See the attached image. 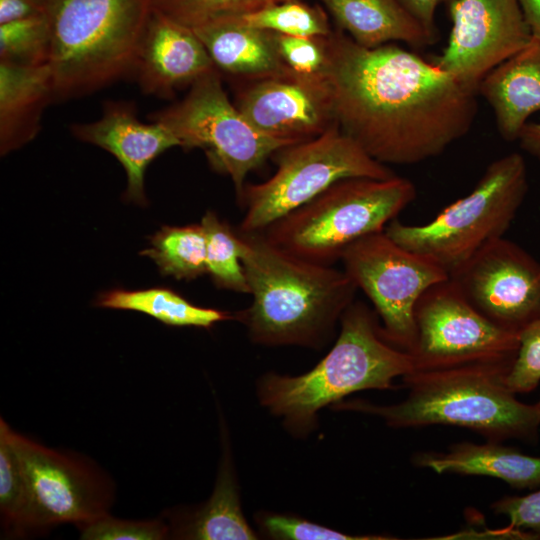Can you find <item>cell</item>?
Here are the masks:
<instances>
[{
	"mask_svg": "<svg viewBox=\"0 0 540 540\" xmlns=\"http://www.w3.org/2000/svg\"><path fill=\"white\" fill-rule=\"evenodd\" d=\"M536 406H537V408H538L539 411H540V401L536 403Z\"/></svg>",
	"mask_w": 540,
	"mask_h": 540,
	"instance_id": "40",
	"label": "cell"
},
{
	"mask_svg": "<svg viewBox=\"0 0 540 540\" xmlns=\"http://www.w3.org/2000/svg\"><path fill=\"white\" fill-rule=\"evenodd\" d=\"M132 70L144 93L167 98L217 69L191 28L152 9Z\"/></svg>",
	"mask_w": 540,
	"mask_h": 540,
	"instance_id": "16",
	"label": "cell"
},
{
	"mask_svg": "<svg viewBox=\"0 0 540 540\" xmlns=\"http://www.w3.org/2000/svg\"><path fill=\"white\" fill-rule=\"evenodd\" d=\"M277 169L266 181L245 185L240 201L242 232H262L335 182L352 177L385 179L395 174L345 134L338 124L322 135L282 148Z\"/></svg>",
	"mask_w": 540,
	"mask_h": 540,
	"instance_id": "8",
	"label": "cell"
},
{
	"mask_svg": "<svg viewBox=\"0 0 540 540\" xmlns=\"http://www.w3.org/2000/svg\"><path fill=\"white\" fill-rule=\"evenodd\" d=\"M528 192L524 158L513 152L491 162L473 190L429 222L392 220L386 234L449 274L490 242L504 237Z\"/></svg>",
	"mask_w": 540,
	"mask_h": 540,
	"instance_id": "7",
	"label": "cell"
},
{
	"mask_svg": "<svg viewBox=\"0 0 540 540\" xmlns=\"http://www.w3.org/2000/svg\"><path fill=\"white\" fill-rule=\"evenodd\" d=\"M491 508L508 518L511 529L540 539V489L524 496H504Z\"/></svg>",
	"mask_w": 540,
	"mask_h": 540,
	"instance_id": "35",
	"label": "cell"
},
{
	"mask_svg": "<svg viewBox=\"0 0 540 540\" xmlns=\"http://www.w3.org/2000/svg\"><path fill=\"white\" fill-rule=\"evenodd\" d=\"M236 16L249 26L285 35L315 37L333 32L324 6L302 0H283Z\"/></svg>",
	"mask_w": 540,
	"mask_h": 540,
	"instance_id": "28",
	"label": "cell"
},
{
	"mask_svg": "<svg viewBox=\"0 0 540 540\" xmlns=\"http://www.w3.org/2000/svg\"><path fill=\"white\" fill-rule=\"evenodd\" d=\"M320 1L337 28L362 47L403 42L423 48L436 41V35L426 30L400 0Z\"/></svg>",
	"mask_w": 540,
	"mask_h": 540,
	"instance_id": "22",
	"label": "cell"
},
{
	"mask_svg": "<svg viewBox=\"0 0 540 540\" xmlns=\"http://www.w3.org/2000/svg\"><path fill=\"white\" fill-rule=\"evenodd\" d=\"M344 271L372 302L383 338L410 352L416 327L415 305L431 286L448 280L449 273L389 237L385 230L367 235L346 248Z\"/></svg>",
	"mask_w": 540,
	"mask_h": 540,
	"instance_id": "10",
	"label": "cell"
},
{
	"mask_svg": "<svg viewBox=\"0 0 540 540\" xmlns=\"http://www.w3.org/2000/svg\"><path fill=\"white\" fill-rule=\"evenodd\" d=\"M73 135L83 142L110 152L127 174L125 199L147 205L144 174L148 165L161 153L179 146L177 137L163 124L138 120L135 107L124 101L106 102L102 116L89 123L71 126Z\"/></svg>",
	"mask_w": 540,
	"mask_h": 540,
	"instance_id": "17",
	"label": "cell"
},
{
	"mask_svg": "<svg viewBox=\"0 0 540 540\" xmlns=\"http://www.w3.org/2000/svg\"><path fill=\"white\" fill-rule=\"evenodd\" d=\"M6 430L28 480L38 533L64 523L79 528L109 513L114 484L91 459L42 445L7 422Z\"/></svg>",
	"mask_w": 540,
	"mask_h": 540,
	"instance_id": "12",
	"label": "cell"
},
{
	"mask_svg": "<svg viewBox=\"0 0 540 540\" xmlns=\"http://www.w3.org/2000/svg\"><path fill=\"white\" fill-rule=\"evenodd\" d=\"M51 30L46 11L0 24V60L20 65L49 63Z\"/></svg>",
	"mask_w": 540,
	"mask_h": 540,
	"instance_id": "29",
	"label": "cell"
},
{
	"mask_svg": "<svg viewBox=\"0 0 540 540\" xmlns=\"http://www.w3.org/2000/svg\"><path fill=\"white\" fill-rule=\"evenodd\" d=\"M283 0H152V9L191 29Z\"/></svg>",
	"mask_w": 540,
	"mask_h": 540,
	"instance_id": "30",
	"label": "cell"
},
{
	"mask_svg": "<svg viewBox=\"0 0 540 540\" xmlns=\"http://www.w3.org/2000/svg\"><path fill=\"white\" fill-rule=\"evenodd\" d=\"M206 235L200 224L163 226L140 255L150 257L164 276L192 280L207 273Z\"/></svg>",
	"mask_w": 540,
	"mask_h": 540,
	"instance_id": "26",
	"label": "cell"
},
{
	"mask_svg": "<svg viewBox=\"0 0 540 540\" xmlns=\"http://www.w3.org/2000/svg\"><path fill=\"white\" fill-rule=\"evenodd\" d=\"M517 141L524 151L540 160V122H527Z\"/></svg>",
	"mask_w": 540,
	"mask_h": 540,
	"instance_id": "38",
	"label": "cell"
},
{
	"mask_svg": "<svg viewBox=\"0 0 540 540\" xmlns=\"http://www.w3.org/2000/svg\"><path fill=\"white\" fill-rule=\"evenodd\" d=\"M493 111L503 139L516 141L528 118L540 111V40L491 70L477 88Z\"/></svg>",
	"mask_w": 540,
	"mask_h": 540,
	"instance_id": "19",
	"label": "cell"
},
{
	"mask_svg": "<svg viewBox=\"0 0 540 540\" xmlns=\"http://www.w3.org/2000/svg\"><path fill=\"white\" fill-rule=\"evenodd\" d=\"M55 100L49 64L20 65L0 60L1 154L32 140L45 107Z\"/></svg>",
	"mask_w": 540,
	"mask_h": 540,
	"instance_id": "21",
	"label": "cell"
},
{
	"mask_svg": "<svg viewBox=\"0 0 540 540\" xmlns=\"http://www.w3.org/2000/svg\"><path fill=\"white\" fill-rule=\"evenodd\" d=\"M150 119L173 132L180 147L202 149L214 169L230 176L239 201L247 175L269 156L293 145L253 126L229 100L218 70L197 80L181 101Z\"/></svg>",
	"mask_w": 540,
	"mask_h": 540,
	"instance_id": "9",
	"label": "cell"
},
{
	"mask_svg": "<svg viewBox=\"0 0 540 540\" xmlns=\"http://www.w3.org/2000/svg\"><path fill=\"white\" fill-rule=\"evenodd\" d=\"M532 37L540 40V0H518Z\"/></svg>",
	"mask_w": 540,
	"mask_h": 540,
	"instance_id": "39",
	"label": "cell"
},
{
	"mask_svg": "<svg viewBox=\"0 0 540 540\" xmlns=\"http://www.w3.org/2000/svg\"><path fill=\"white\" fill-rule=\"evenodd\" d=\"M82 540H163L169 539V525L162 518L127 520L109 513L78 528Z\"/></svg>",
	"mask_w": 540,
	"mask_h": 540,
	"instance_id": "33",
	"label": "cell"
},
{
	"mask_svg": "<svg viewBox=\"0 0 540 540\" xmlns=\"http://www.w3.org/2000/svg\"><path fill=\"white\" fill-rule=\"evenodd\" d=\"M514 393H529L540 382V317L519 336V349L507 376Z\"/></svg>",
	"mask_w": 540,
	"mask_h": 540,
	"instance_id": "34",
	"label": "cell"
},
{
	"mask_svg": "<svg viewBox=\"0 0 540 540\" xmlns=\"http://www.w3.org/2000/svg\"><path fill=\"white\" fill-rule=\"evenodd\" d=\"M451 0H400L404 7L428 30L436 35L434 24L437 7Z\"/></svg>",
	"mask_w": 540,
	"mask_h": 540,
	"instance_id": "37",
	"label": "cell"
},
{
	"mask_svg": "<svg viewBox=\"0 0 540 540\" xmlns=\"http://www.w3.org/2000/svg\"><path fill=\"white\" fill-rule=\"evenodd\" d=\"M511 363H480L413 371L403 378L409 392L392 405L357 400L333 407L374 415L391 427L452 425L473 430L492 442H536L540 411L520 402L507 385Z\"/></svg>",
	"mask_w": 540,
	"mask_h": 540,
	"instance_id": "3",
	"label": "cell"
},
{
	"mask_svg": "<svg viewBox=\"0 0 540 540\" xmlns=\"http://www.w3.org/2000/svg\"><path fill=\"white\" fill-rule=\"evenodd\" d=\"M257 522L265 535L278 540H382L378 535H350L293 515L260 513Z\"/></svg>",
	"mask_w": 540,
	"mask_h": 540,
	"instance_id": "32",
	"label": "cell"
},
{
	"mask_svg": "<svg viewBox=\"0 0 540 540\" xmlns=\"http://www.w3.org/2000/svg\"><path fill=\"white\" fill-rule=\"evenodd\" d=\"M413 371L480 363L513 364L520 334L479 313L450 280L428 288L414 309ZM412 371V372H413Z\"/></svg>",
	"mask_w": 540,
	"mask_h": 540,
	"instance_id": "11",
	"label": "cell"
},
{
	"mask_svg": "<svg viewBox=\"0 0 540 540\" xmlns=\"http://www.w3.org/2000/svg\"><path fill=\"white\" fill-rule=\"evenodd\" d=\"M152 0H47L55 99L85 95L132 71Z\"/></svg>",
	"mask_w": 540,
	"mask_h": 540,
	"instance_id": "5",
	"label": "cell"
},
{
	"mask_svg": "<svg viewBox=\"0 0 540 540\" xmlns=\"http://www.w3.org/2000/svg\"><path fill=\"white\" fill-rule=\"evenodd\" d=\"M0 515L4 538H26L38 533L28 480L3 418H0Z\"/></svg>",
	"mask_w": 540,
	"mask_h": 540,
	"instance_id": "25",
	"label": "cell"
},
{
	"mask_svg": "<svg viewBox=\"0 0 540 540\" xmlns=\"http://www.w3.org/2000/svg\"><path fill=\"white\" fill-rule=\"evenodd\" d=\"M449 276L479 313L505 330L520 334L540 317V262L505 237Z\"/></svg>",
	"mask_w": 540,
	"mask_h": 540,
	"instance_id": "13",
	"label": "cell"
},
{
	"mask_svg": "<svg viewBox=\"0 0 540 540\" xmlns=\"http://www.w3.org/2000/svg\"><path fill=\"white\" fill-rule=\"evenodd\" d=\"M95 305L103 308L132 310L147 314L168 326L211 328L234 319V314L194 305L165 287L144 290L114 289L100 294Z\"/></svg>",
	"mask_w": 540,
	"mask_h": 540,
	"instance_id": "24",
	"label": "cell"
},
{
	"mask_svg": "<svg viewBox=\"0 0 540 540\" xmlns=\"http://www.w3.org/2000/svg\"><path fill=\"white\" fill-rule=\"evenodd\" d=\"M449 15L448 42L432 62L476 92L491 70L532 39L518 0H451Z\"/></svg>",
	"mask_w": 540,
	"mask_h": 540,
	"instance_id": "14",
	"label": "cell"
},
{
	"mask_svg": "<svg viewBox=\"0 0 540 540\" xmlns=\"http://www.w3.org/2000/svg\"><path fill=\"white\" fill-rule=\"evenodd\" d=\"M278 53L285 66L304 77H326L328 36H292L273 32Z\"/></svg>",
	"mask_w": 540,
	"mask_h": 540,
	"instance_id": "31",
	"label": "cell"
},
{
	"mask_svg": "<svg viewBox=\"0 0 540 540\" xmlns=\"http://www.w3.org/2000/svg\"><path fill=\"white\" fill-rule=\"evenodd\" d=\"M339 336L327 355L298 375L267 373L257 384L262 406L294 435L308 434L318 412L365 389H393L397 377L414 370L411 355L382 336L376 312L354 301L340 319Z\"/></svg>",
	"mask_w": 540,
	"mask_h": 540,
	"instance_id": "4",
	"label": "cell"
},
{
	"mask_svg": "<svg viewBox=\"0 0 540 540\" xmlns=\"http://www.w3.org/2000/svg\"><path fill=\"white\" fill-rule=\"evenodd\" d=\"M234 103L259 131L291 144L316 138L337 124L327 77L291 73L250 81Z\"/></svg>",
	"mask_w": 540,
	"mask_h": 540,
	"instance_id": "15",
	"label": "cell"
},
{
	"mask_svg": "<svg viewBox=\"0 0 540 540\" xmlns=\"http://www.w3.org/2000/svg\"><path fill=\"white\" fill-rule=\"evenodd\" d=\"M416 195L415 185L397 175L385 179L345 178L262 233L297 257L331 266L355 241L384 231Z\"/></svg>",
	"mask_w": 540,
	"mask_h": 540,
	"instance_id": "6",
	"label": "cell"
},
{
	"mask_svg": "<svg viewBox=\"0 0 540 540\" xmlns=\"http://www.w3.org/2000/svg\"><path fill=\"white\" fill-rule=\"evenodd\" d=\"M201 225L206 235L207 273L213 283L222 289L249 294L236 229L220 220L212 211L205 213Z\"/></svg>",
	"mask_w": 540,
	"mask_h": 540,
	"instance_id": "27",
	"label": "cell"
},
{
	"mask_svg": "<svg viewBox=\"0 0 540 540\" xmlns=\"http://www.w3.org/2000/svg\"><path fill=\"white\" fill-rule=\"evenodd\" d=\"M47 0H0V24L46 11Z\"/></svg>",
	"mask_w": 540,
	"mask_h": 540,
	"instance_id": "36",
	"label": "cell"
},
{
	"mask_svg": "<svg viewBox=\"0 0 540 540\" xmlns=\"http://www.w3.org/2000/svg\"><path fill=\"white\" fill-rule=\"evenodd\" d=\"M236 231L252 302L234 319L255 344L322 347L354 302L356 284L344 270L297 257L262 232Z\"/></svg>",
	"mask_w": 540,
	"mask_h": 540,
	"instance_id": "2",
	"label": "cell"
},
{
	"mask_svg": "<svg viewBox=\"0 0 540 540\" xmlns=\"http://www.w3.org/2000/svg\"><path fill=\"white\" fill-rule=\"evenodd\" d=\"M414 464L438 474L490 476L519 490L540 486V457L524 454L500 442L457 443L445 453H420L415 456Z\"/></svg>",
	"mask_w": 540,
	"mask_h": 540,
	"instance_id": "23",
	"label": "cell"
},
{
	"mask_svg": "<svg viewBox=\"0 0 540 540\" xmlns=\"http://www.w3.org/2000/svg\"><path fill=\"white\" fill-rule=\"evenodd\" d=\"M222 458L210 498L195 510L163 513L169 538L189 540H252L257 534L243 515L227 433L222 423Z\"/></svg>",
	"mask_w": 540,
	"mask_h": 540,
	"instance_id": "20",
	"label": "cell"
},
{
	"mask_svg": "<svg viewBox=\"0 0 540 540\" xmlns=\"http://www.w3.org/2000/svg\"><path fill=\"white\" fill-rule=\"evenodd\" d=\"M328 59L338 126L384 165L436 157L473 125L477 92L411 51L365 48L337 28Z\"/></svg>",
	"mask_w": 540,
	"mask_h": 540,
	"instance_id": "1",
	"label": "cell"
},
{
	"mask_svg": "<svg viewBox=\"0 0 540 540\" xmlns=\"http://www.w3.org/2000/svg\"><path fill=\"white\" fill-rule=\"evenodd\" d=\"M192 30L220 73L246 82L292 73L278 53L273 32L249 26L236 15Z\"/></svg>",
	"mask_w": 540,
	"mask_h": 540,
	"instance_id": "18",
	"label": "cell"
}]
</instances>
